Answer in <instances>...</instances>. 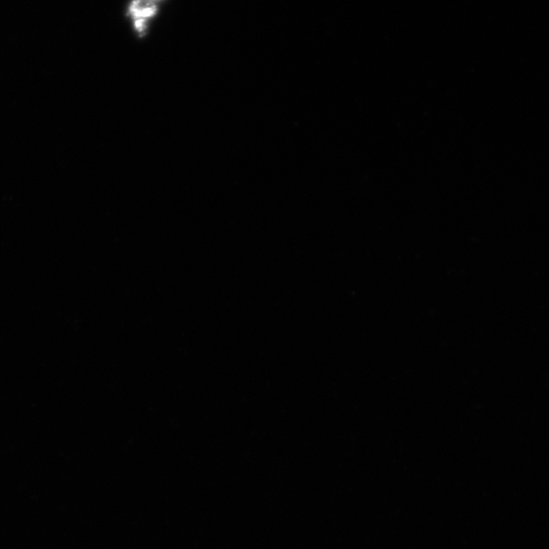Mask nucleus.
<instances>
[{"mask_svg": "<svg viewBox=\"0 0 549 549\" xmlns=\"http://www.w3.org/2000/svg\"><path fill=\"white\" fill-rule=\"evenodd\" d=\"M132 11L138 22V27L139 29H141L142 22H144V20L148 19L155 13V8L151 5L143 6L142 0H137V2L133 5Z\"/></svg>", "mask_w": 549, "mask_h": 549, "instance_id": "obj_1", "label": "nucleus"}]
</instances>
